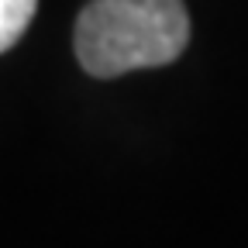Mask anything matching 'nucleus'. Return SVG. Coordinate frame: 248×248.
I'll list each match as a JSON object with an SVG mask.
<instances>
[{"label": "nucleus", "mask_w": 248, "mask_h": 248, "mask_svg": "<svg viewBox=\"0 0 248 248\" xmlns=\"http://www.w3.org/2000/svg\"><path fill=\"white\" fill-rule=\"evenodd\" d=\"M38 0H0V52L14 48V42L28 31Z\"/></svg>", "instance_id": "f03ea898"}, {"label": "nucleus", "mask_w": 248, "mask_h": 248, "mask_svg": "<svg viewBox=\"0 0 248 248\" xmlns=\"http://www.w3.org/2000/svg\"><path fill=\"white\" fill-rule=\"evenodd\" d=\"M190 42L183 0H93L76 17L73 48L79 66L114 79L179 59Z\"/></svg>", "instance_id": "f257e3e1"}]
</instances>
